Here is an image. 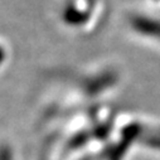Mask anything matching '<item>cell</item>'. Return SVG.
<instances>
[{
    "mask_svg": "<svg viewBox=\"0 0 160 160\" xmlns=\"http://www.w3.org/2000/svg\"><path fill=\"white\" fill-rule=\"evenodd\" d=\"M9 61V48L8 46L0 41V68L4 67Z\"/></svg>",
    "mask_w": 160,
    "mask_h": 160,
    "instance_id": "1",
    "label": "cell"
}]
</instances>
